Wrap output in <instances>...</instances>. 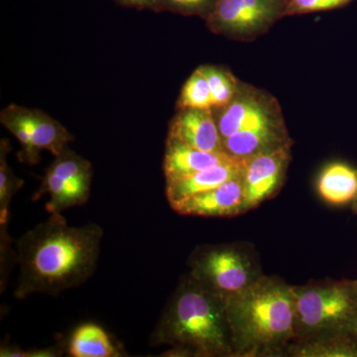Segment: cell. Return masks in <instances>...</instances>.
Returning a JSON list of instances; mask_svg holds the SVG:
<instances>
[{
  "mask_svg": "<svg viewBox=\"0 0 357 357\" xmlns=\"http://www.w3.org/2000/svg\"><path fill=\"white\" fill-rule=\"evenodd\" d=\"M0 121L20 141L18 157L27 164H37L42 150L58 156L74 140L60 122L39 109L10 105L2 110Z\"/></svg>",
  "mask_w": 357,
  "mask_h": 357,
  "instance_id": "obj_6",
  "label": "cell"
},
{
  "mask_svg": "<svg viewBox=\"0 0 357 357\" xmlns=\"http://www.w3.org/2000/svg\"><path fill=\"white\" fill-rule=\"evenodd\" d=\"M49 169L61 178L91 191L93 181L91 162L75 153L69 148H66L62 153L55 157Z\"/></svg>",
  "mask_w": 357,
  "mask_h": 357,
  "instance_id": "obj_19",
  "label": "cell"
},
{
  "mask_svg": "<svg viewBox=\"0 0 357 357\" xmlns=\"http://www.w3.org/2000/svg\"><path fill=\"white\" fill-rule=\"evenodd\" d=\"M351 208L354 213L357 215V197L356 199H354V203L351 204Z\"/></svg>",
  "mask_w": 357,
  "mask_h": 357,
  "instance_id": "obj_27",
  "label": "cell"
},
{
  "mask_svg": "<svg viewBox=\"0 0 357 357\" xmlns=\"http://www.w3.org/2000/svg\"><path fill=\"white\" fill-rule=\"evenodd\" d=\"M199 69L208 79L213 98V107L215 109H220L229 105L238 91L239 83L236 77L227 70L213 66H203L199 67Z\"/></svg>",
  "mask_w": 357,
  "mask_h": 357,
  "instance_id": "obj_21",
  "label": "cell"
},
{
  "mask_svg": "<svg viewBox=\"0 0 357 357\" xmlns=\"http://www.w3.org/2000/svg\"><path fill=\"white\" fill-rule=\"evenodd\" d=\"M225 301L234 357L287 356L295 338L292 285L264 274Z\"/></svg>",
  "mask_w": 357,
  "mask_h": 357,
  "instance_id": "obj_3",
  "label": "cell"
},
{
  "mask_svg": "<svg viewBox=\"0 0 357 357\" xmlns=\"http://www.w3.org/2000/svg\"><path fill=\"white\" fill-rule=\"evenodd\" d=\"M349 1L351 0H291L285 8L284 15L326 10L344 6Z\"/></svg>",
  "mask_w": 357,
  "mask_h": 357,
  "instance_id": "obj_24",
  "label": "cell"
},
{
  "mask_svg": "<svg viewBox=\"0 0 357 357\" xmlns=\"http://www.w3.org/2000/svg\"><path fill=\"white\" fill-rule=\"evenodd\" d=\"M171 6L181 10H197L208 4L211 0H167Z\"/></svg>",
  "mask_w": 357,
  "mask_h": 357,
  "instance_id": "obj_25",
  "label": "cell"
},
{
  "mask_svg": "<svg viewBox=\"0 0 357 357\" xmlns=\"http://www.w3.org/2000/svg\"><path fill=\"white\" fill-rule=\"evenodd\" d=\"M223 150L230 156L249 159L291 144L284 124L241 131L222 139Z\"/></svg>",
  "mask_w": 357,
  "mask_h": 357,
  "instance_id": "obj_14",
  "label": "cell"
},
{
  "mask_svg": "<svg viewBox=\"0 0 357 357\" xmlns=\"http://www.w3.org/2000/svg\"><path fill=\"white\" fill-rule=\"evenodd\" d=\"M9 151L10 148L8 141L2 139L0 144V227H8L11 203L14 196L24 184L21 178L14 175L7 163V154Z\"/></svg>",
  "mask_w": 357,
  "mask_h": 357,
  "instance_id": "obj_20",
  "label": "cell"
},
{
  "mask_svg": "<svg viewBox=\"0 0 357 357\" xmlns=\"http://www.w3.org/2000/svg\"><path fill=\"white\" fill-rule=\"evenodd\" d=\"M294 340L335 333H356L357 279L312 281L292 285Z\"/></svg>",
  "mask_w": 357,
  "mask_h": 357,
  "instance_id": "obj_4",
  "label": "cell"
},
{
  "mask_svg": "<svg viewBox=\"0 0 357 357\" xmlns=\"http://www.w3.org/2000/svg\"><path fill=\"white\" fill-rule=\"evenodd\" d=\"M188 266L195 281L225 300L264 275L259 255L248 243L201 244L190 255Z\"/></svg>",
  "mask_w": 357,
  "mask_h": 357,
  "instance_id": "obj_5",
  "label": "cell"
},
{
  "mask_svg": "<svg viewBox=\"0 0 357 357\" xmlns=\"http://www.w3.org/2000/svg\"><path fill=\"white\" fill-rule=\"evenodd\" d=\"M246 160L213 167L198 173L166 182V197L171 208L190 197L208 191L243 175Z\"/></svg>",
  "mask_w": 357,
  "mask_h": 357,
  "instance_id": "obj_13",
  "label": "cell"
},
{
  "mask_svg": "<svg viewBox=\"0 0 357 357\" xmlns=\"http://www.w3.org/2000/svg\"><path fill=\"white\" fill-rule=\"evenodd\" d=\"M150 345L170 347L164 356L234 357L227 301L184 275L150 335Z\"/></svg>",
  "mask_w": 357,
  "mask_h": 357,
  "instance_id": "obj_2",
  "label": "cell"
},
{
  "mask_svg": "<svg viewBox=\"0 0 357 357\" xmlns=\"http://www.w3.org/2000/svg\"><path fill=\"white\" fill-rule=\"evenodd\" d=\"M102 238L96 223L76 227L62 213H50L15 243L20 267L15 299L57 296L83 285L95 273Z\"/></svg>",
  "mask_w": 357,
  "mask_h": 357,
  "instance_id": "obj_1",
  "label": "cell"
},
{
  "mask_svg": "<svg viewBox=\"0 0 357 357\" xmlns=\"http://www.w3.org/2000/svg\"><path fill=\"white\" fill-rule=\"evenodd\" d=\"M217 109L215 116L222 139L241 131L284 124L274 98L241 84L234 100Z\"/></svg>",
  "mask_w": 357,
  "mask_h": 357,
  "instance_id": "obj_8",
  "label": "cell"
},
{
  "mask_svg": "<svg viewBox=\"0 0 357 357\" xmlns=\"http://www.w3.org/2000/svg\"><path fill=\"white\" fill-rule=\"evenodd\" d=\"M178 109H213V98L208 79L197 69L185 82L178 100Z\"/></svg>",
  "mask_w": 357,
  "mask_h": 357,
  "instance_id": "obj_22",
  "label": "cell"
},
{
  "mask_svg": "<svg viewBox=\"0 0 357 357\" xmlns=\"http://www.w3.org/2000/svg\"><path fill=\"white\" fill-rule=\"evenodd\" d=\"M281 0H218L208 18L211 31L250 41L284 15Z\"/></svg>",
  "mask_w": 357,
  "mask_h": 357,
  "instance_id": "obj_7",
  "label": "cell"
},
{
  "mask_svg": "<svg viewBox=\"0 0 357 357\" xmlns=\"http://www.w3.org/2000/svg\"><path fill=\"white\" fill-rule=\"evenodd\" d=\"M356 333H357V328H356Z\"/></svg>",
  "mask_w": 357,
  "mask_h": 357,
  "instance_id": "obj_28",
  "label": "cell"
},
{
  "mask_svg": "<svg viewBox=\"0 0 357 357\" xmlns=\"http://www.w3.org/2000/svg\"><path fill=\"white\" fill-rule=\"evenodd\" d=\"M181 215L201 218H234L246 213L243 175L208 191L190 197L175 206Z\"/></svg>",
  "mask_w": 357,
  "mask_h": 357,
  "instance_id": "obj_10",
  "label": "cell"
},
{
  "mask_svg": "<svg viewBox=\"0 0 357 357\" xmlns=\"http://www.w3.org/2000/svg\"><path fill=\"white\" fill-rule=\"evenodd\" d=\"M169 137L208 152H225L211 109H180L171 122Z\"/></svg>",
  "mask_w": 357,
  "mask_h": 357,
  "instance_id": "obj_11",
  "label": "cell"
},
{
  "mask_svg": "<svg viewBox=\"0 0 357 357\" xmlns=\"http://www.w3.org/2000/svg\"><path fill=\"white\" fill-rule=\"evenodd\" d=\"M241 160L227 152H208L189 146L175 138H167L164 174L166 182L187 177L213 167Z\"/></svg>",
  "mask_w": 357,
  "mask_h": 357,
  "instance_id": "obj_12",
  "label": "cell"
},
{
  "mask_svg": "<svg viewBox=\"0 0 357 357\" xmlns=\"http://www.w3.org/2000/svg\"><path fill=\"white\" fill-rule=\"evenodd\" d=\"M290 357H357V335L335 333L294 340L287 349Z\"/></svg>",
  "mask_w": 357,
  "mask_h": 357,
  "instance_id": "obj_17",
  "label": "cell"
},
{
  "mask_svg": "<svg viewBox=\"0 0 357 357\" xmlns=\"http://www.w3.org/2000/svg\"><path fill=\"white\" fill-rule=\"evenodd\" d=\"M122 1L128 2V3L134 4V6H146L151 3L154 0H122Z\"/></svg>",
  "mask_w": 357,
  "mask_h": 357,
  "instance_id": "obj_26",
  "label": "cell"
},
{
  "mask_svg": "<svg viewBox=\"0 0 357 357\" xmlns=\"http://www.w3.org/2000/svg\"><path fill=\"white\" fill-rule=\"evenodd\" d=\"M44 195L49 196L47 211L49 213H62L66 210L86 204L91 196V191L61 178L48 169L32 199L38 201Z\"/></svg>",
  "mask_w": 357,
  "mask_h": 357,
  "instance_id": "obj_18",
  "label": "cell"
},
{
  "mask_svg": "<svg viewBox=\"0 0 357 357\" xmlns=\"http://www.w3.org/2000/svg\"><path fill=\"white\" fill-rule=\"evenodd\" d=\"M291 160V144L246 160L243 174L246 208L252 211L281 189Z\"/></svg>",
  "mask_w": 357,
  "mask_h": 357,
  "instance_id": "obj_9",
  "label": "cell"
},
{
  "mask_svg": "<svg viewBox=\"0 0 357 357\" xmlns=\"http://www.w3.org/2000/svg\"><path fill=\"white\" fill-rule=\"evenodd\" d=\"M64 342L61 340L57 344L45 349H30L23 351L16 345L3 344L0 349L1 357H57L64 356Z\"/></svg>",
  "mask_w": 357,
  "mask_h": 357,
  "instance_id": "obj_23",
  "label": "cell"
},
{
  "mask_svg": "<svg viewBox=\"0 0 357 357\" xmlns=\"http://www.w3.org/2000/svg\"><path fill=\"white\" fill-rule=\"evenodd\" d=\"M65 354L70 357H122L126 356L122 349L112 335L102 326L96 323H84L77 326L70 333L67 340H63Z\"/></svg>",
  "mask_w": 357,
  "mask_h": 357,
  "instance_id": "obj_15",
  "label": "cell"
},
{
  "mask_svg": "<svg viewBox=\"0 0 357 357\" xmlns=\"http://www.w3.org/2000/svg\"><path fill=\"white\" fill-rule=\"evenodd\" d=\"M317 189L326 203L351 206L357 197V168L344 162L328 164L319 175Z\"/></svg>",
  "mask_w": 357,
  "mask_h": 357,
  "instance_id": "obj_16",
  "label": "cell"
}]
</instances>
